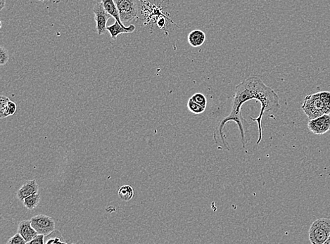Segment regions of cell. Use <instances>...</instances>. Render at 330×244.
Masks as SVG:
<instances>
[{
    "label": "cell",
    "mask_w": 330,
    "mask_h": 244,
    "mask_svg": "<svg viewBox=\"0 0 330 244\" xmlns=\"http://www.w3.org/2000/svg\"><path fill=\"white\" fill-rule=\"evenodd\" d=\"M251 100H256L261 103V108L260 114L257 118H252L253 121L258 123V140L257 144L261 143L263 138L262 119L264 113H278L281 109L280 98L276 92L271 88L267 86L258 77H249L247 79L236 85V93L232 103L231 113L224 119L221 120L218 125V131H215L213 138L217 137L219 134L220 139L223 146L229 151L230 146L226 141V135L223 130L226 123L230 121L236 122L239 128L241 141L243 148H246V140L245 135L244 122V119L241 116V107L244 103Z\"/></svg>",
    "instance_id": "cell-1"
},
{
    "label": "cell",
    "mask_w": 330,
    "mask_h": 244,
    "mask_svg": "<svg viewBox=\"0 0 330 244\" xmlns=\"http://www.w3.org/2000/svg\"><path fill=\"white\" fill-rule=\"evenodd\" d=\"M301 108L308 120L330 114V92H321L308 95L304 98Z\"/></svg>",
    "instance_id": "cell-2"
},
{
    "label": "cell",
    "mask_w": 330,
    "mask_h": 244,
    "mask_svg": "<svg viewBox=\"0 0 330 244\" xmlns=\"http://www.w3.org/2000/svg\"><path fill=\"white\" fill-rule=\"evenodd\" d=\"M309 240L312 244H324L330 235V219H318L309 229Z\"/></svg>",
    "instance_id": "cell-3"
},
{
    "label": "cell",
    "mask_w": 330,
    "mask_h": 244,
    "mask_svg": "<svg viewBox=\"0 0 330 244\" xmlns=\"http://www.w3.org/2000/svg\"><path fill=\"white\" fill-rule=\"evenodd\" d=\"M114 1L122 22H131L136 18L138 13L136 0H114Z\"/></svg>",
    "instance_id": "cell-4"
},
{
    "label": "cell",
    "mask_w": 330,
    "mask_h": 244,
    "mask_svg": "<svg viewBox=\"0 0 330 244\" xmlns=\"http://www.w3.org/2000/svg\"><path fill=\"white\" fill-rule=\"evenodd\" d=\"M31 225L40 235L47 236L56 230V224L51 217L38 215L31 219Z\"/></svg>",
    "instance_id": "cell-5"
},
{
    "label": "cell",
    "mask_w": 330,
    "mask_h": 244,
    "mask_svg": "<svg viewBox=\"0 0 330 244\" xmlns=\"http://www.w3.org/2000/svg\"><path fill=\"white\" fill-rule=\"evenodd\" d=\"M93 12L95 15L96 32H97L99 36H102L107 31L106 23H107L109 18L112 17V16L104 9L102 2L97 3L95 5Z\"/></svg>",
    "instance_id": "cell-6"
},
{
    "label": "cell",
    "mask_w": 330,
    "mask_h": 244,
    "mask_svg": "<svg viewBox=\"0 0 330 244\" xmlns=\"http://www.w3.org/2000/svg\"><path fill=\"white\" fill-rule=\"evenodd\" d=\"M308 128L315 135H322L330 130V114H325L315 119L309 120Z\"/></svg>",
    "instance_id": "cell-7"
},
{
    "label": "cell",
    "mask_w": 330,
    "mask_h": 244,
    "mask_svg": "<svg viewBox=\"0 0 330 244\" xmlns=\"http://www.w3.org/2000/svg\"><path fill=\"white\" fill-rule=\"evenodd\" d=\"M39 186L36 180H28L25 182L22 187L16 192V196L19 200L23 201L25 198L34 194L38 193Z\"/></svg>",
    "instance_id": "cell-8"
},
{
    "label": "cell",
    "mask_w": 330,
    "mask_h": 244,
    "mask_svg": "<svg viewBox=\"0 0 330 244\" xmlns=\"http://www.w3.org/2000/svg\"><path fill=\"white\" fill-rule=\"evenodd\" d=\"M18 232L22 236L27 244L38 235L36 230L32 226L31 220H23L20 222L18 227Z\"/></svg>",
    "instance_id": "cell-9"
},
{
    "label": "cell",
    "mask_w": 330,
    "mask_h": 244,
    "mask_svg": "<svg viewBox=\"0 0 330 244\" xmlns=\"http://www.w3.org/2000/svg\"><path fill=\"white\" fill-rule=\"evenodd\" d=\"M136 26L134 25H131V26L128 27L121 26L117 21H116L114 24L107 26V31L111 34V38L113 40H116L118 35L122 34V33H133V32L136 31Z\"/></svg>",
    "instance_id": "cell-10"
},
{
    "label": "cell",
    "mask_w": 330,
    "mask_h": 244,
    "mask_svg": "<svg viewBox=\"0 0 330 244\" xmlns=\"http://www.w3.org/2000/svg\"><path fill=\"white\" fill-rule=\"evenodd\" d=\"M188 39L192 48H199L206 41V34L201 30H194L188 35Z\"/></svg>",
    "instance_id": "cell-11"
},
{
    "label": "cell",
    "mask_w": 330,
    "mask_h": 244,
    "mask_svg": "<svg viewBox=\"0 0 330 244\" xmlns=\"http://www.w3.org/2000/svg\"><path fill=\"white\" fill-rule=\"evenodd\" d=\"M103 5H104V9L106 11L111 15L112 17L116 19L121 26H124L121 21V18H120L119 12L116 6V3L114 0H101Z\"/></svg>",
    "instance_id": "cell-12"
},
{
    "label": "cell",
    "mask_w": 330,
    "mask_h": 244,
    "mask_svg": "<svg viewBox=\"0 0 330 244\" xmlns=\"http://www.w3.org/2000/svg\"><path fill=\"white\" fill-rule=\"evenodd\" d=\"M135 192L130 185H123L118 190V195L123 201H130L134 196Z\"/></svg>",
    "instance_id": "cell-13"
},
{
    "label": "cell",
    "mask_w": 330,
    "mask_h": 244,
    "mask_svg": "<svg viewBox=\"0 0 330 244\" xmlns=\"http://www.w3.org/2000/svg\"><path fill=\"white\" fill-rule=\"evenodd\" d=\"M41 195L38 193L34 194L28 196L27 198L23 200V203L24 206L26 207L28 210H33L39 205L40 201H41Z\"/></svg>",
    "instance_id": "cell-14"
},
{
    "label": "cell",
    "mask_w": 330,
    "mask_h": 244,
    "mask_svg": "<svg viewBox=\"0 0 330 244\" xmlns=\"http://www.w3.org/2000/svg\"><path fill=\"white\" fill-rule=\"evenodd\" d=\"M17 106L16 103L12 101H9L7 104L3 108H0V118L1 119L6 117L13 116L16 113Z\"/></svg>",
    "instance_id": "cell-15"
},
{
    "label": "cell",
    "mask_w": 330,
    "mask_h": 244,
    "mask_svg": "<svg viewBox=\"0 0 330 244\" xmlns=\"http://www.w3.org/2000/svg\"><path fill=\"white\" fill-rule=\"evenodd\" d=\"M46 244H67L63 242V238L59 230H55L49 235L46 236Z\"/></svg>",
    "instance_id": "cell-16"
},
{
    "label": "cell",
    "mask_w": 330,
    "mask_h": 244,
    "mask_svg": "<svg viewBox=\"0 0 330 244\" xmlns=\"http://www.w3.org/2000/svg\"><path fill=\"white\" fill-rule=\"evenodd\" d=\"M188 108L191 113L196 115L201 114V113H204V112L206 111V108L201 106L199 103L194 102L191 98H190L189 101H188Z\"/></svg>",
    "instance_id": "cell-17"
},
{
    "label": "cell",
    "mask_w": 330,
    "mask_h": 244,
    "mask_svg": "<svg viewBox=\"0 0 330 244\" xmlns=\"http://www.w3.org/2000/svg\"><path fill=\"white\" fill-rule=\"evenodd\" d=\"M191 98L194 101V102L199 103L201 106L204 107V108H206V106H207V100H206V97H205L203 94H194L193 96H191Z\"/></svg>",
    "instance_id": "cell-18"
},
{
    "label": "cell",
    "mask_w": 330,
    "mask_h": 244,
    "mask_svg": "<svg viewBox=\"0 0 330 244\" xmlns=\"http://www.w3.org/2000/svg\"><path fill=\"white\" fill-rule=\"evenodd\" d=\"M27 244L26 241L24 240V238L20 235L18 232L14 236V237H11L9 239V240L7 242V244Z\"/></svg>",
    "instance_id": "cell-19"
},
{
    "label": "cell",
    "mask_w": 330,
    "mask_h": 244,
    "mask_svg": "<svg viewBox=\"0 0 330 244\" xmlns=\"http://www.w3.org/2000/svg\"><path fill=\"white\" fill-rule=\"evenodd\" d=\"M9 59V52L7 50L4 49V47L0 48V65L4 66L8 62Z\"/></svg>",
    "instance_id": "cell-20"
},
{
    "label": "cell",
    "mask_w": 330,
    "mask_h": 244,
    "mask_svg": "<svg viewBox=\"0 0 330 244\" xmlns=\"http://www.w3.org/2000/svg\"><path fill=\"white\" fill-rule=\"evenodd\" d=\"M45 237H46V236L43 235H40V234H38V235L36 236V237H35L34 239H33V240L31 241V242H29V244H46V242H45Z\"/></svg>",
    "instance_id": "cell-21"
},
{
    "label": "cell",
    "mask_w": 330,
    "mask_h": 244,
    "mask_svg": "<svg viewBox=\"0 0 330 244\" xmlns=\"http://www.w3.org/2000/svg\"><path fill=\"white\" fill-rule=\"evenodd\" d=\"M6 6V0H0V10L4 9Z\"/></svg>",
    "instance_id": "cell-22"
},
{
    "label": "cell",
    "mask_w": 330,
    "mask_h": 244,
    "mask_svg": "<svg viewBox=\"0 0 330 244\" xmlns=\"http://www.w3.org/2000/svg\"><path fill=\"white\" fill-rule=\"evenodd\" d=\"M324 244H330V235L329 236V237H328V240H327L326 242H325Z\"/></svg>",
    "instance_id": "cell-23"
},
{
    "label": "cell",
    "mask_w": 330,
    "mask_h": 244,
    "mask_svg": "<svg viewBox=\"0 0 330 244\" xmlns=\"http://www.w3.org/2000/svg\"><path fill=\"white\" fill-rule=\"evenodd\" d=\"M38 1H44L45 0H38Z\"/></svg>",
    "instance_id": "cell-24"
},
{
    "label": "cell",
    "mask_w": 330,
    "mask_h": 244,
    "mask_svg": "<svg viewBox=\"0 0 330 244\" xmlns=\"http://www.w3.org/2000/svg\"><path fill=\"white\" fill-rule=\"evenodd\" d=\"M49 1H50V0H49Z\"/></svg>",
    "instance_id": "cell-25"
}]
</instances>
